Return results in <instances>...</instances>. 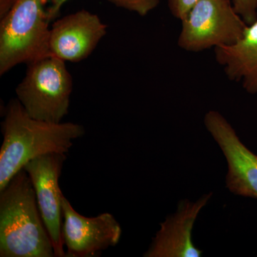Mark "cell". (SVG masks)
<instances>
[{
  "label": "cell",
  "mask_w": 257,
  "mask_h": 257,
  "mask_svg": "<svg viewBox=\"0 0 257 257\" xmlns=\"http://www.w3.org/2000/svg\"><path fill=\"white\" fill-rule=\"evenodd\" d=\"M72 88V77L65 62L49 55L28 64L16 94L32 118L57 124L68 113Z\"/></svg>",
  "instance_id": "4"
},
{
  "label": "cell",
  "mask_w": 257,
  "mask_h": 257,
  "mask_svg": "<svg viewBox=\"0 0 257 257\" xmlns=\"http://www.w3.org/2000/svg\"><path fill=\"white\" fill-rule=\"evenodd\" d=\"M48 0H17L0 23V75L30 64L50 52Z\"/></svg>",
  "instance_id": "3"
},
{
  "label": "cell",
  "mask_w": 257,
  "mask_h": 257,
  "mask_svg": "<svg viewBox=\"0 0 257 257\" xmlns=\"http://www.w3.org/2000/svg\"><path fill=\"white\" fill-rule=\"evenodd\" d=\"M2 132L0 190L30 160L47 154L67 153L74 140L84 135L79 124L33 119L18 99H12L7 106Z\"/></svg>",
  "instance_id": "1"
},
{
  "label": "cell",
  "mask_w": 257,
  "mask_h": 257,
  "mask_svg": "<svg viewBox=\"0 0 257 257\" xmlns=\"http://www.w3.org/2000/svg\"><path fill=\"white\" fill-rule=\"evenodd\" d=\"M0 256H55L35 188L24 169L0 190Z\"/></svg>",
  "instance_id": "2"
},
{
  "label": "cell",
  "mask_w": 257,
  "mask_h": 257,
  "mask_svg": "<svg viewBox=\"0 0 257 257\" xmlns=\"http://www.w3.org/2000/svg\"><path fill=\"white\" fill-rule=\"evenodd\" d=\"M181 22L179 47L193 52L233 45L247 27L231 0H200Z\"/></svg>",
  "instance_id": "5"
},
{
  "label": "cell",
  "mask_w": 257,
  "mask_h": 257,
  "mask_svg": "<svg viewBox=\"0 0 257 257\" xmlns=\"http://www.w3.org/2000/svg\"><path fill=\"white\" fill-rule=\"evenodd\" d=\"M68 0H51V5L47 9V14L50 21L57 18L62 5Z\"/></svg>",
  "instance_id": "15"
},
{
  "label": "cell",
  "mask_w": 257,
  "mask_h": 257,
  "mask_svg": "<svg viewBox=\"0 0 257 257\" xmlns=\"http://www.w3.org/2000/svg\"><path fill=\"white\" fill-rule=\"evenodd\" d=\"M204 122L227 161V189L236 195L257 199V155L243 145L220 113L208 111Z\"/></svg>",
  "instance_id": "8"
},
{
  "label": "cell",
  "mask_w": 257,
  "mask_h": 257,
  "mask_svg": "<svg viewBox=\"0 0 257 257\" xmlns=\"http://www.w3.org/2000/svg\"><path fill=\"white\" fill-rule=\"evenodd\" d=\"M66 154L50 153L30 160L23 169L35 188L37 202L56 257H67L62 240V194L59 186Z\"/></svg>",
  "instance_id": "6"
},
{
  "label": "cell",
  "mask_w": 257,
  "mask_h": 257,
  "mask_svg": "<svg viewBox=\"0 0 257 257\" xmlns=\"http://www.w3.org/2000/svg\"><path fill=\"white\" fill-rule=\"evenodd\" d=\"M106 30L99 17L87 10L64 17L50 29V55L64 62L85 60L105 36Z\"/></svg>",
  "instance_id": "9"
},
{
  "label": "cell",
  "mask_w": 257,
  "mask_h": 257,
  "mask_svg": "<svg viewBox=\"0 0 257 257\" xmlns=\"http://www.w3.org/2000/svg\"><path fill=\"white\" fill-rule=\"evenodd\" d=\"M119 8L135 12L140 16H146L157 8L160 0H108Z\"/></svg>",
  "instance_id": "12"
},
{
  "label": "cell",
  "mask_w": 257,
  "mask_h": 257,
  "mask_svg": "<svg viewBox=\"0 0 257 257\" xmlns=\"http://www.w3.org/2000/svg\"><path fill=\"white\" fill-rule=\"evenodd\" d=\"M211 194L196 202L184 201L179 204L175 215L169 216L161 224L145 257H199L202 251L194 246L192 229L198 214L207 204Z\"/></svg>",
  "instance_id": "10"
},
{
  "label": "cell",
  "mask_w": 257,
  "mask_h": 257,
  "mask_svg": "<svg viewBox=\"0 0 257 257\" xmlns=\"http://www.w3.org/2000/svg\"><path fill=\"white\" fill-rule=\"evenodd\" d=\"M62 206V235L67 257L95 256L119 243L121 226L112 214L103 213L86 217L74 210L64 195Z\"/></svg>",
  "instance_id": "7"
},
{
  "label": "cell",
  "mask_w": 257,
  "mask_h": 257,
  "mask_svg": "<svg viewBox=\"0 0 257 257\" xmlns=\"http://www.w3.org/2000/svg\"><path fill=\"white\" fill-rule=\"evenodd\" d=\"M200 0H167L169 9L175 18L182 20Z\"/></svg>",
  "instance_id": "14"
},
{
  "label": "cell",
  "mask_w": 257,
  "mask_h": 257,
  "mask_svg": "<svg viewBox=\"0 0 257 257\" xmlns=\"http://www.w3.org/2000/svg\"><path fill=\"white\" fill-rule=\"evenodd\" d=\"M214 52L216 62L230 80L241 82L248 94H257V18L237 42L216 47Z\"/></svg>",
  "instance_id": "11"
},
{
  "label": "cell",
  "mask_w": 257,
  "mask_h": 257,
  "mask_svg": "<svg viewBox=\"0 0 257 257\" xmlns=\"http://www.w3.org/2000/svg\"><path fill=\"white\" fill-rule=\"evenodd\" d=\"M235 11L247 25L254 23L257 18V0H232Z\"/></svg>",
  "instance_id": "13"
},
{
  "label": "cell",
  "mask_w": 257,
  "mask_h": 257,
  "mask_svg": "<svg viewBox=\"0 0 257 257\" xmlns=\"http://www.w3.org/2000/svg\"><path fill=\"white\" fill-rule=\"evenodd\" d=\"M16 2L17 0H0V19L9 13Z\"/></svg>",
  "instance_id": "16"
}]
</instances>
